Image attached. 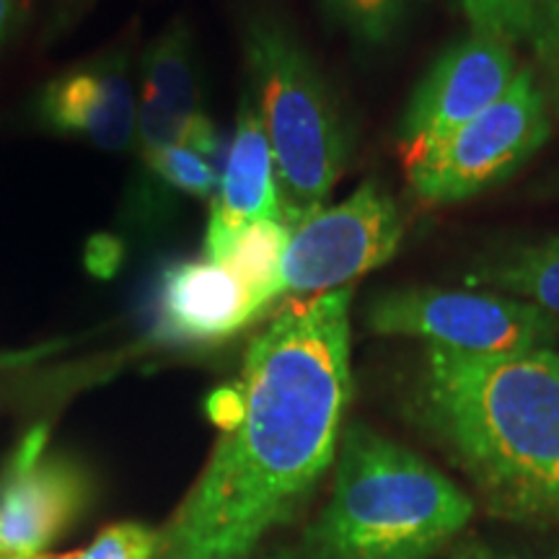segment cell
I'll return each instance as SVG.
<instances>
[{
	"mask_svg": "<svg viewBox=\"0 0 559 559\" xmlns=\"http://www.w3.org/2000/svg\"><path fill=\"white\" fill-rule=\"evenodd\" d=\"M34 115L58 135L88 140L96 148L120 153L135 148L138 94L124 52L104 55L47 81Z\"/></svg>",
	"mask_w": 559,
	"mask_h": 559,
	"instance_id": "obj_11",
	"label": "cell"
},
{
	"mask_svg": "<svg viewBox=\"0 0 559 559\" xmlns=\"http://www.w3.org/2000/svg\"><path fill=\"white\" fill-rule=\"evenodd\" d=\"M26 16V0H0V50Z\"/></svg>",
	"mask_w": 559,
	"mask_h": 559,
	"instance_id": "obj_21",
	"label": "cell"
},
{
	"mask_svg": "<svg viewBox=\"0 0 559 559\" xmlns=\"http://www.w3.org/2000/svg\"><path fill=\"white\" fill-rule=\"evenodd\" d=\"M519 73L513 47L489 34L469 29L466 37L445 47L404 111L402 145L407 164L492 107Z\"/></svg>",
	"mask_w": 559,
	"mask_h": 559,
	"instance_id": "obj_8",
	"label": "cell"
},
{
	"mask_svg": "<svg viewBox=\"0 0 559 559\" xmlns=\"http://www.w3.org/2000/svg\"><path fill=\"white\" fill-rule=\"evenodd\" d=\"M366 326L381 337H415L464 355L528 353L559 337V319L549 311L489 290H389L370 300Z\"/></svg>",
	"mask_w": 559,
	"mask_h": 559,
	"instance_id": "obj_6",
	"label": "cell"
},
{
	"mask_svg": "<svg viewBox=\"0 0 559 559\" xmlns=\"http://www.w3.org/2000/svg\"><path fill=\"white\" fill-rule=\"evenodd\" d=\"M243 55L275 158L280 221L290 230L324 207L345 171L347 128L324 75L283 21L249 19Z\"/></svg>",
	"mask_w": 559,
	"mask_h": 559,
	"instance_id": "obj_4",
	"label": "cell"
},
{
	"mask_svg": "<svg viewBox=\"0 0 559 559\" xmlns=\"http://www.w3.org/2000/svg\"><path fill=\"white\" fill-rule=\"evenodd\" d=\"M349 300L293 298L251 342L241 379L210 415L223 436L156 559H251L334 466L353 396Z\"/></svg>",
	"mask_w": 559,
	"mask_h": 559,
	"instance_id": "obj_1",
	"label": "cell"
},
{
	"mask_svg": "<svg viewBox=\"0 0 559 559\" xmlns=\"http://www.w3.org/2000/svg\"><path fill=\"white\" fill-rule=\"evenodd\" d=\"M474 510V498L423 456L355 423L342 430L326 506L272 559H436Z\"/></svg>",
	"mask_w": 559,
	"mask_h": 559,
	"instance_id": "obj_3",
	"label": "cell"
},
{
	"mask_svg": "<svg viewBox=\"0 0 559 559\" xmlns=\"http://www.w3.org/2000/svg\"><path fill=\"white\" fill-rule=\"evenodd\" d=\"M474 32L534 58L547 102L559 109V0H453Z\"/></svg>",
	"mask_w": 559,
	"mask_h": 559,
	"instance_id": "obj_14",
	"label": "cell"
},
{
	"mask_svg": "<svg viewBox=\"0 0 559 559\" xmlns=\"http://www.w3.org/2000/svg\"><path fill=\"white\" fill-rule=\"evenodd\" d=\"M86 500V477L47 449V430L26 432L0 474V557L45 555Z\"/></svg>",
	"mask_w": 559,
	"mask_h": 559,
	"instance_id": "obj_9",
	"label": "cell"
},
{
	"mask_svg": "<svg viewBox=\"0 0 559 559\" xmlns=\"http://www.w3.org/2000/svg\"><path fill=\"white\" fill-rule=\"evenodd\" d=\"M174 145H190L218 156L221 138L200 107L192 37L185 21H174L143 55V86L138 104L135 151L143 174Z\"/></svg>",
	"mask_w": 559,
	"mask_h": 559,
	"instance_id": "obj_10",
	"label": "cell"
},
{
	"mask_svg": "<svg viewBox=\"0 0 559 559\" xmlns=\"http://www.w3.org/2000/svg\"><path fill=\"white\" fill-rule=\"evenodd\" d=\"M260 221H280L277 174L260 109L247 94L236 117L218 192L210 207L205 260L221 262L243 230Z\"/></svg>",
	"mask_w": 559,
	"mask_h": 559,
	"instance_id": "obj_13",
	"label": "cell"
},
{
	"mask_svg": "<svg viewBox=\"0 0 559 559\" xmlns=\"http://www.w3.org/2000/svg\"><path fill=\"white\" fill-rule=\"evenodd\" d=\"M264 306L226 264H166L153 293V334L166 345H215L264 317Z\"/></svg>",
	"mask_w": 559,
	"mask_h": 559,
	"instance_id": "obj_12",
	"label": "cell"
},
{
	"mask_svg": "<svg viewBox=\"0 0 559 559\" xmlns=\"http://www.w3.org/2000/svg\"><path fill=\"white\" fill-rule=\"evenodd\" d=\"M549 132L547 94L534 70L523 66L492 107L407 164L409 185L432 205L464 202L519 171L547 143Z\"/></svg>",
	"mask_w": 559,
	"mask_h": 559,
	"instance_id": "obj_5",
	"label": "cell"
},
{
	"mask_svg": "<svg viewBox=\"0 0 559 559\" xmlns=\"http://www.w3.org/2000/svg\"><path fill=\"white\" fill-rule=\"evenodd\" d=\"M160 534L140 523H117L104 528L86 549L60 559H156Z\"/></svg>",
	"mask_w": 559,
	"mask_h": 559,
	"instance_id": "obj_19",
	"label": "cell"
},
{
	"mask_svg": "<svg viewBox=\"0 0 559 559\" xmlns=\"http://www.w3.org/2000/svg\"><path fill=\"white\" fill-rule=\"evenodd\" d=\"M321 5L355 41L379 47L400 34L409 0H321Z\"/></svg>",
	"mask_w": 559,
	"mask_h": 559,
	"instance_id": "obj_17",
	"label": "cell"
},
{
	"mask_svg": "<svg viewBox=\"0 0 559 559\" xmlns=\"http://www.w3.org/2000/svg\"><path fill=\"white\" fill-rule=\"evenodd\" d=\"M288 236V226H283L280 221H260L243 230L221 260V264H226L254 293L264 311H270L277 300H283L280 267H283Z\"/></svg>",
	"mask_w": 559,
	"mask_h": 559,
	"instance_id": "obj_16",
	"label": "cell"
},
{
	"mask_svg": "<svg viewBox=\"0 0 559 559\" xmlns=\"http://www.w3.org/2000/svg\"><path fill=\"white\" fill-rule=\"evenodd\" d=\"M404 236L396 202L379 181H366L345 202L321 207L290 228L280 267V293L293 298L345 288L386 264Z\"/></svg>",
	"mask_w": 559,
	"mask_h": 559,
	"instance_id": "obj_7",
	"label": "cell"
},
{
	"mask_svg": "<svg viewBox=\"0 0 559 559\" xmlns=\"http://www.w3.org/2000/svg\"><path fill=\"white\" fill-rule=\"evenodd\" d=\"M122 260L120 243L109 236H102V239H94L88 247V267L96 272V275H109L111 270L117 267Z\"/></svg>",
	"mask_w": 559,
	"mask_h": 559,
	"instance_id": "obj_20",
	"label": "cell"
},
{
	"mask_svg": "<svg viewBox=\"0 0 559 559\" xmlns=\"http://www.w3.org/2000/svg\"><path fill=\"white\" fill-rule=\"evenodd\" d=\"M145 185L158 181L160 190H179L200 200H213L218 192V171H215V158L190 148V145H174L143 174Z\"/></svg>",
	"mask_w": 559,
	"mask_h": 559,
	"instance_id": "obj_18",
	"label": "cell"
},
{
	"mask_svg": "<svg viewBox=\"0 0 559 559\" xmlns=\"http://www.w3.org/2000/svg\"><path fill=\"white\" fill-rule=\"evenodd\" d=\"M451 559H521V557L500 555V551L481 547V544H464V547L451 551Z\"/></svg>",
	"mask_w": 559,
	"mask_h": 559,
	"instance_id": "obj_22",
	"label": "cell"
},
{
	"mask_svg": "<svg viewBox=\"0 0 559 559\" xmlns=\"http://www.w3.org/2000/svg\"><path fill=\"white\" fill-rule=\"evenodd\" d=\"M404 409L492 519L559 531V353L425 345Z\"/></svg>",
	"mask_w": 559,
	"mask_h": 559,
	"instance_id": "obj_2",
	"label": "cell"
},
{
	"mask_svg": "<svg viewBox=\"0 0 559 559\" xmlns=\"http://www.w3.org/2000/svg\"><path fill=\"white\" fill-rule=\"evenodd\" d=\"M0 559H60V557H52V555H34V557H0Z\"/></svg>",
	"mask_w": 559,
	"mask_h": 559,
	"instance_id": "obj_23",
	"label": "cell"
},
{
	"mask_svg": "<svg viewBox=\"0 0 559 559\" xmlns=\"http://www.w3.org/2000/svg\"><path fill=\"white\" fill-rule=\"evenodd\" d=\"M464 280L472 288L526 300L559 319V236L485 251Z\"/></svg>",
	"mask_w": 559,
	"mask_h": 559,
	"instance_id": "obj_15",
	"label": "cell"
}]
</instances>
